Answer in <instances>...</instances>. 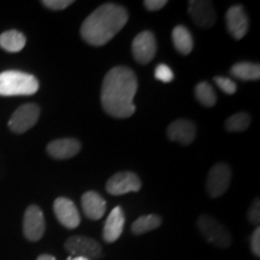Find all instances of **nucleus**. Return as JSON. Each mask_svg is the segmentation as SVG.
Masks as SVG:
<instances>
[{
  "label": "nucleus",
  "mask_w": 260,
  "mask_h": 260,
  "mask_svg": "<svg viewBox=\"0 0 260 260\" xmlns=\"http://www.w3.org/2000/svg\"><path fill=\"white\" fill-rule=\"evenodd\" d=\"M138 92V77L126 67H116L105 75L100 100L107 115L128 118L135 113L134 96Z\"/></svg>",
  "instance_id": "f257e3e1"
},
{
  "label": "nucleus",
  "mask_w": 260,
  "mask_h": 260,
  "mask_svg": "<svg viewBox=\"0 0 260 260\" xmlns=\"http://www.w3.org/2000/svg\"><path fill=\"white\" fill-rule=\"evenodd\" d=\"M128 18V11L123 6L107 3L84 19L80 29L81 38L92 46H104L122 30Z\"/></svg>",
  "instance_id": "f03ea898"
},
{
  "label": "nucleus",
  "mask_w": 260,
  "mask_h": 260,
  "mask_svg": "<svg viewBox=\"0 0 260 260\" xmlns=\"http://www.w3.org/2000/svg\"><path fill=\"white\" fill-rule=\"evenodd\" d=\"M39 81L30 74L8 70L0 74V95H32L38 92Z\"/></svg>",
  "instance_id": "7ed1b4c3"
},
{
  "label": "nucleus",
  "mask_w": 260,
  "mask_h": 260,
  "mask_svg": "<svg viewBox=\"0 0 260 260\" xmlns=\"http://www.w3.org/2000/svg\"><path fill=\"white\" fill-rule=\"evenodd\" d=\"M198 230L207 242L218 248H229L233 243L232 234L219 220L210 214H201L197 220Z\"/></svg>",
  "instance_id": "20e7f679"
},
{
  "label": "nucleus",
  "mask_w": 260,
  "mask_h": 260,
  "mask_svg": "<svg viewBox=\"0 0 260 260\" xmlns=\"http://www.w3.org/2000/svg\"><path fill=\"white\" fill-rule=\"evenodd\" d=\"M65 251L74 256H83L87 259H99L103 254L100 243L88 236H71L65 241Z\"/></svg>",
  "instance_id": "39448f33"
},
{
  "label": "nucleus",
  "mask_w": 260,
  "mask_h": 260,
  "mask_svg": "<svg viewBox=\"0 0 260 260\" xmlns=\"http://www.w3.org/2000/svg\"><path fill=\"white\" fill-rule=\"evenodd\" d=\"M232 181V169L225 162L213 165L207 175L206 191L211 198H219L225 193Z\"/></svg>",
  "instance_id": "423d86ee"
},
{
  "label": "nucleus",
  "mask_w": 260,
  "mask_h": 260,
  "mask_svg": "<svg viewBox=\"0 0 260 260\" xmlns=\"http://www.w3.org/2000/svg\"><path fill=\"white\" fill-rule=\"evenodd\" d=\"M40 117V107L37 104H25L18 107L9 121V128L14 133L22 134L32 128Z\"/></svg>",
  "instance_id": "0eeeda50"
},
{
  "label": "nucleus",
  "mask_w": 260,
  "mask_h": 260,
  "mask_svg": "<svg viewBox=\"0 0 260 260\" xmlns=\"http://www.w3.org/2000/svg\"><path fill=\"white\" fill-rule=\"evenodd\" d=\"M46 230V223L41 209L37 205H30L23 216V234L25 239L31 242L41 240Z\"/></svg>",
  "instance_id": "6e6552de"
},
{
  "label": "nucleus",
  "mask_w": 260,
  "mask_h": 260,
  "mask_svg": "<svg viewBox=\"0 0 260 260\" xmlns=\"http://www.w3.org/2000/svg\"><path fill=\"white\" fill-rule=\"evenodd\" d=\"M132 52L140 64H147L153 59L157 53V41L153 32L145 30L136 35L132 45Z\"/></svg>",
  "instance_id": "1a4fd4ad"
},
{
  "label": "nucleus",
  "mask_w": 260,
  "mask_h": 260,
  "mask_svg": "<svg viewBox=\"0 0 260 260\" xmlns=\"http://www.w3.org/2000/svg\"><path fill=\"white\" fill-rule=\"evenodd\" d=\"M141 189V180L134 172L123 171L107 181L106 191L111 195H123L130 191H139Z\"/></svg>",
  "instance_id": "9d476101"
},
{
  "label": "nucleus",
  "mask_w": 260,
  "mask_h": 260,
  "mask_svg": "<svg viewBox=\"0 0 260 260\" xmlns=\"http://www.w3.org/2000/svg\"><path fill=\"white\" fill-rule=\"evenodd\" d=\"M53 211L58 222L67 229H75L80 225L81 217L74 201L64 197L57 198L53 204Z\"/></svg>",
  "instance_id": "9b49d317"
},
{
  "label": "nucleus",
  "mask_w": 260,
  "mask_h": 260,
  "mask_svg": "<svg viewBox=\"0 0 260 260\" xmlns=\"http://www.w3.org/2000/svg\"><path fill=\"white\" fill-rule=\"evenodd\" d=\"M188 11L193 22L200 28H212L216 23V11L213 4L206 0H191L188 6Z\"/></svg>",
  "instance_id": "f8f14e48"
},
{
  "label": "nucleus",
  "mask_w": 260,
  "mask_h": 260,
  "mask_svg": "<svg viewBox=\"0 0 260 260\" xmlns=\"http://www.w3.org/2000/svg\"><path fill=\"white\" fill-rule=\"evenodd\" d=\"M226 28L235 40H241L248 31V16L241 5H233L225 14Z\"/></svg>",
  "instance_id": "ddd939ff"
},
{
  "label": "nucleus",
  "mask_w": 260,
  "mask_h": 260,
  "mask_svg": "<svg viewBox=\"0 0 260 260\" xmlns=\"http://www.w3.org/2000/svg\"><path fill=\"white\" fill-rule=\"evenodd\" d=\"M167 134L171 141L186 146L190 145L197 136V125L189 119H176L169 124Z\"/></svg>",
  "instance_id": "4468645a"
},
{
  "label": "nucleus",
  "mask_w": 260,
  "mask_h": 260,
  "mask_svg": "<svg viewBox=\"0 0 260 260\" xmlns=\"http://www.w3.org/2000/svg\"><path fill=\"white\" fill-rule=\"evenodd\" d=\"M125 216L121 206H117L110 212L103 230V239L107 243H112L119 239L124 229Z\"/></svg>",
  "instance_id": "2eb2a0df"
},
{
  "label": "nucleus",
  "mask_w": 260,
  "mask_h": 260,
  "mask_svg": "<svg viewBox=\"0 0 260 260\" xmlns=\"http://www.w3.org/2000/svg\"><path fill=\"white\" fill-rule=\"evenodd\" d=\"M81 151V144L76 139H57L47 145V153L54 159H70Z\"/></svg>",
  "instance_id": "dca6fc26"
},
{
  "label": "nucleus",
  "mask_w": 260,
  "mask_h": 260,
  "mask_svg": "<svg viewBox=\"0 0 260 260\" xmlns=\"http://www.w3.org/2000/svg\"><path fill=\"white\" fill-rule=\"evenodd\" d=\"M81 204H82L83 213L86 214L87 218L92 220L102 219L106 212V201L96 191L90 190L84 193Z\"/></svg>",
  "instance_id": "f3484780"
},
{
  "label": "nucleus",
  "mask_w": 260,
  "mask_h": 260,
  "mask_svg": "<svg viewBox=\"0 0 260 260\" xmlns=\"http://www.w3.org/2000/svg\"><path fill=\"white\" fill-rule=\"evenodd\" d=\"M25 42H27V39L24 34L18 30H8L0 35V47L10 53H17L23 50Z\"/></svg>",
  "instance_id": "a211bd4d"
},
{
  "label": "nucleus",
  "mask_w": 260,
  "mask_h": 260,
  "mask_svg": "<svg viewBox=\"0 0 260 260\" xmlns=\"http://www.w3.org/2000/svg\"><path fill=\"white\" fill-rule=\"evenodd\" d=\"M172 41H174V46L181 54H189L194 47L193 37H191L190 31L188 30L183 25H177L172 30Z\"/></svg>",
  "instance_id": "6ab92c4d"
},
{
  "label": "nucleus",
  "mask_w": 260,
  "mask_h": 260,
  "mask_svg": "<svg viewBox=\"0 0 260 260\" xmlns=\"http://www.w3.org/2000/svg\"><path fill=\"white\" fill-rule=\"evenodd\" d=\"M230 73L239 80L255 81L260 79V65L249 61H240L233 65Z\"/></svg>",
  "instance_id": "aec40b11"
},
{
  "label": "nucleus",
  "mask_w": 260,
  "mask_h": 260,
  "mask_svg": "<svg viewBox=\"0 0 260 260\" xmlns=\"http://www.w3.org/2000/svg\"><path fill=\"white\" fill-rule=\"evenodd\" d=\"M161 225V217L158 214H147L141 216L133 223L132 233L134 235H142V234L149 233L152 230L158 229Z\"/></svg>",
  "instance_id": "412c9836"
},
{
  "label": "nucleus",
  "mask_w": 260,
  "mask_h": 260,
  "mask_svg": "<svg viewBox=\"0 0 260 260\" xmlns=\"http://www.w3.org/2000/svg\"><path fill=\"white\" fill-rule=\"evenodd\" d=\"M195 98L201 105L206 107H212L217 103L216 92L209 82H200L195 87Z\"/></svg>",
  "instance_id": "4be33fe9"
},
{
  "label": "nucleus",
  "mask_w": 260,
  "mask_h": 260,
  "mask_svg": "<svg viewBox=\"0 0 260 260\" xmlns=\"http://www.w3.org/2000/svg\"><path fill=\"white\" fill-rule=\"evenodd\" d=\"M249 124H251V116L246 112H239L230 116L224 123V126H225L226 132L240 133L245 132Z\"/></svg>",
  "instance_id": "5701e85b"
},
{
  "label": "nucleus",
  "mask_w": 260,
  "mask_h": 260,
  "mask_svg": "<svg viewBox=\"0 0 260 260\" xmlns=\"http://www.w3.org/2000/svg\"><path fill=\"white\" fill-rule=\"evenodd\" d=\"M154 77L158 81H160V82L169 83L174 80V73H172V70L168 67V65L159 64L158 67L155 68Z\"/></svg>",
  "instance_id": "b1692460"
},
{
  "label": "nucleus",
  "mask_w": 260,
  "mask_h": 260,
  "mask_svg": "<svg viewBox=\"0 0 260 260\" xmlns=\"http://www.w3.org/2000/svg\"><path fill=\"white\" fill-rule=\"evenodd\" d=\"M213 81L216 82L217 86H218L219 88L222 89L225 94H230V95H232V94L236 93L237 86L233 80L228 79V77L218 76V77H214Z\"/></svg>",
  "instance_id": "393cba45"
},
{
  "label": "nucleus",
  "mask_w": 260,
  "mask_h": 260,
  "mask_svg": "<svg viewBox=\"0 0 260 260\" xmlns=\"http://www.w3.org/2000/svg\"><path fill=\"white\" fill-rule=\"evenodd\" d=\"M247 218H248L249 223L253 225H258L260 222V201L259 199H255L253 201L251 207H249L248 213H247Z\"/></svg>",
  "instance_id": "a878e982"
},
{
  "label": "nucleus",
  "mask_w": 260,
  "mask_h": 260,
  "mask_svg": "<svg viewBox=\"0 0 260 260\" xmlns=\"http://www.w3.org/2000/svg\"><path fill=\"white\" fill-rule=\"evenodd\" d=\"M73 4L71 0H44L42 5L46 6L47 9L54 10V11H59V10H64Z\"/></svg>",
  "instance_id": "bb28decb"
},
{
  "label": "nucleus",
  "mask_w": 260,
  "mask_h": 260,
  "mask_svg": "<svg viewBox=\"0 0 260 260\" xmlns=\"http://www.w3.org/2000/svg\"><path fill=\"white\" fill-rule=\"evenodd\" d=\"M251 251L253 255L260 258V228H255L251 236Z\"/></svg>",
  "instance_id": "cd10ccee"
},
{
  "label": "nucleus",
  "mask_w": 260,
  "mask_h": 260,
  "mask_svg": "<svg viewBox=\"0 0 260 260\" xmlns=\"http://www.w3.org/2000/svg\"><path fill=\"white\" fill-rule=\"evenodd\" d=\"M168 4L167 0H146L144 3L145 8L149 11H158Z\"/></svg>",
  "instance_id": "c85d7f7f"
},
{
  "label": "nucleus",
  "mask_w": 260,
  "mask_h": 260,
  "mask_svg": "<svg viewBox=\"0 0 260 260\" xmlns=\"http://www.w3.org/2000/svg\"><path fill=\"white\" fill-rule=\"evenodd\" d=\"M37 260H57L56 258H54L53 255H50V254H41L38 256Z\"/></svg>",
  "instance_id": "c756f323"
},
{
  "label": "nucleus",
  "mask_w": 260,
  "mask_h": 260,
  "mask_svg": "<svg viewBox=\"0 0 260 260\" xmlns=\"http://www.w3.org/2000/svg\"><path fill=\"white\" fill-rule=\"evenodd\" d=\"M71 260H89V259L83 258V256H75V258H73Z\"/></svg>",
  "instance_id": "7c9ffc66"
}]
</instances>
